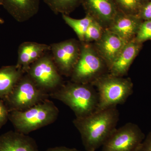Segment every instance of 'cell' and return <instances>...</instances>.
Returning <instances> with one entry per match:
<instances>
[{
    "mask_svg": "<svg viewBox=\"0 0 151 151\" xmlns=\"http://www.w3.org/2000/svg\"><path fill=\"white\" fill-rule=\"evenodd\" d=\"M9 111L4 102L0 99V129L9 120Z\"/></svg>",
    "mask_w": 151,
    "mask_h": 151,
    "instance_id": "603a6c76",
    "label": "cell"
},
{
    "mask_svg": "<svg viewBox=\"0 0 151 151\" xmlns=\"http://www.w3.org/2000/svg\"><path fill=\"white\" fill-rule=\"evenodd\" d=\"M109 73L108 65L93 44L81 42V54L70 76L71 81L92 84L101 76Z\"/></svg>",
    "mask_w": 151,
    "mask_h": 151,
    "instance_id": "5b68a950",
    "label": "cell"
},
{
    "mask_svg": "<svg viewBox=\"0 0 151 151\" xmlns=\"http://www.w3.org/2000/svg\"><path fill=\"white\" fill-rule=\"evenodd\" d=\"M62 17L65 23L73 29L78 37V40L84 42V36L87 28L94 19L86 14L84 18L76 19L70 17L68 15L62 14Z\"/></svg>",
    "mask_w": 151,
    "mask_h": 151,
    "instance_id": "ac0fdd59",
    "label": "cell"
},
{
    "mask_svg": "<svg viewBox=\"0 0 151 151\" xmlns=\"http://www.w3.org/2000/svg\"><path fill=\"white\" fill-rule=\"evenodd\" d=\"M145 138L137 125L127 123L113 131L102 146V151H137Z\"/></svg>",
    "mask_w": 151,
    "mask_h": 151,
    "instance_id": "52a82bcc",
    "label": "cell"
},
{
    "mask_svg": "<svg viewBox=\"0 0 151 151\" xmlns=\"http://www.w3.org/2000/svg\"><path fill=\"white\" fill-rule=\"evenodd\" d=\"M52 56L60 74L70 76L81 54V42L70 39L50 45Z\"/></svg>",
    "mask_w": 151,
    "mask_h": 151,
    "instance_id": "9c48e42d",
    "label": "cell"
},
{
    "mask_svg": "<svg viewBox=\"0 0 151 151\" xmlns=\"http://www.w3.org/2000/svg\"><path fill=\"white\" fill-rule=\"evenodd\" d=\"M4 22V19L0 17V24H3Z\"/></svg>",
    "mask_w": 151,
    "mask_h": 151,
    "instance_id": "4316f807",
    "label": "cell"
},
{
    "mask_svg": "<svg viewBox=\"0 0 151 151\" xmlns=\"http://www.w3.org/2000/svg\"><path fill=\"white\" fill-rule=\"evenodd\" d=\"M97 89L99 102L96 111L117 107L125 103L133 92V85L129 78L115 76L108 73L92 84Z\"/></svg>",
    "mask_w": 151,
    "mask_h": 151,
    "instance_id": "277c9868",
    "label": "cell"
},
{
    "mask_svg": "<svg viewBox=\"0 0 151 151\" xmlns=\"http://www.w3.org/2000/svg\"><path fill=\"white\" fill-rule=\"evenodd\" d=\"M50 96L67 105L74 112L76 118L94 113L99 102L98 92L93 85L71 81L63 84Z\"/></svg>",
    "mask_w": 151,
    "mask_h": 151,
    "instance_id": "7a4b0ae2",
    "label": "cell"
},
{
    "mask_svg": "<svg viewBox=\"0 0 151 151\" xmlns=\"http://www.w3.org/2000/svg\"><path fill=\"white\" fill-rule=\"evenodd\" d=\"M105 29L102 25L94 20L87 28L84 42L92 43L97 41L103 35Z\"/></svg>",
    "mask_w": 151,
    "mask_h": 151,
    "instance_id": "44dd1931",
    "label": "cell"
},
{
    "mask_svg": "<svg viewBox=\"0 0 151 151\" xmlns=\"http://www.w3.org/2000/svg\"><path fill=\"white\" fill-rule=\"evenodd\" d=\"M50 51V45L34 42H25L19 46L17 67L27 73L31 65Z\"/></svg>",
    "mask_w": 151,
    "mask_h": 151,
    "instance_id": "9a60e30c",
    "label": "cell"
},
{
    "mask_svg": "<svg viewBox=\"0 0 151 151\" xmlns=\"http://www.w3.org/2000/svg\"><path fill=\"white\" fill-rule=\"evenodd\" d=\"M24 73L16 65L0 68V99L4 100L6 98Z\"/></svg>",
    "mask_w": 151,
    "mask_h": 151,
    "instance_id": "e0dca14e",
    "label": "cell"
},
{
    "mask_svg": "<svg viewBox=\"0 0 151 151\" xmlns=\"http://www.w3.org/2000/svg\"><path fill=\"white\" fill-rule=\"evenodd\" d=\"M40 89L52 90L62 85V78L51 55L45 54L33 63L27 73Z\"/></svg>",
    "mask_w": 151,
    "mask_h": 151,
    "instance_id": "ba28073f",
    "label": "cell"
},
{
    "mask_svg": "<svg viewBox=\"0 0 151 151\" xmlns=\"http://www.w3.org/2000/svg\"><path fill=\"white\" fill-rule=\"evenodd\" d=\"M120 12L138 16L143 6L149 0H113Z\"/></svg>",
    "mask_w": 151,
    "mask_h": 151,
    "instance_id": "ffe728a7",
    "label": "cell"
},
{
    "mask_svg": "<svg viewBox=\"0 0 151 151\" xmlns=\"http://www.w3.org/2000/svg\"><path fill=\"white\" fill-rule=\"evenodd\" d=\"M127 43L119 35L105 29L101 37L93 44L109 69Z\"/></svg>",
    "mask_w": 151,
    "mask_h": 151,
    "instance_id": "8fae6325",
    "label": "cell"
},
{
    "mask_svg": "<svg viewBox=\"0 0 151 151\" xmlns=\"http://www.w3.org/2000/svg\"><path fill=\"white\" fill-rule=\"evenodd\" d=\"M143 21L138 16L128 14L119 11L107 29L128 42L136 37Z\"/></svg>",
    "mask_w": 151,
    "mask_h": 151,
    "instance_id": "7c38bea8",
    "label": "cell"
},
{
    "mask_svg": "<svg viewBox=\"0 0 151 151\" xmlns=\"http://www.w3.org/2000/svg\"><path fill=\"white\" fill-rule=\"evenodd\" d=\"M2 6V2L1 0H0V6Z\"/></svg>",
    "mask_w": 151,
    "mask_h": 151,
    "instance_id": "83f0119b",
    "label": "cell"
},
{
    "mask_svg": "<svg viewBox=\"0 0 151 151\" xmlns=\"http://www.w3.org/2000/svg\"><path fill=\"white\" fill-rule=\"evenodd\" d=\"M119 119V111L117 107H114L76 117L73 124L80 133L86 150L95 151L116 129Z\"/></svg>",
    "mask_w": 151,
    "mask_h": 151,
    "instance_id": "6da1fadb",
    "label": "cell"
},
{
    "mask_svg": "<svg viewBox=\"0 0 151 151\" xmlns=\"http://www.w3.org/2000/svg\"><path fill=\"white\" fill-rule=\"evenodd\" d=\"M5 9L15 20L24 22L35 15L40 0H1Z\"/></svg>",
    "mask_w": 151,
    "mask_h": 151,
    "instance_id": "5bb4252c",
    "label": "cell"
},
{
    "mask_svg": "<svg viewBox=\"0 0 151 151\" xmlns=\"http://www.w3.org/2000/svg\"><path fill=\"white\" fill-rule=\"evenodd\" d=\"M135 39L142 43L147 41L151 40V20L143 21Z\"/></svg>",
    "mask_w": 151,
    "mask_h": 151,
    "instance_id": "7402d4cb",
    "label": "cell"
},
{
    "mask_svg": "<svg viewBox=\"0 0 151 151\" xmlns=\"http://www.w3.org/2000/svg\"><path fill=\"white\" fill-rule=\"evenodd\" d=\"M139 17L143 21L151 20V0H149L143 6Z\"/></svg>",
    "mask_w": 151,
    "mask_h": 151,
    "instance_id": "cb8c5ba5",
    "label": "cell"
},
{
    "mask_svg": "<svg viewBox=\"0 0 151 151\" xmlns=\"http://www.w3.org/2000/svg\"><path fill=\"white\" fill-rule=\"evenodd\" d=\"M86 12L105 29L113 21L119 10L113 0H81Z\"/></svg>",
    "mask_w": 151,
    "mask_h": 151,
    "instance_id": "30bf717a",
    "label": "cell"
},
{
    "mask_svg": "<svg viewBox=\"0 0 151 151\" xmlns=\"http://www.w3.org/2000/svg\"><path fill=\"white\" fill-rule=\"evenodd\" d=\"M55 14H69L80 4L81 0H43Z\"/></svg>",
    "mask_w": 151,
    "mask_h": 151,
    "instance_id": "d6986e66",
    "label": "cell"
},
{
    "mask_svg": "<svg viewBox=\"0 0 151 151\" xmlns=\"http://www.w3.org/2000/svg\"><path fill=\"white\" fill-rule=\"evenodd\" d=\"M45 91L38 87L29 76H23L11 94L4 100L9 112L22 111L47 99Z\"/></svg>",
    "mask_w": 151,
    "mask_h": 151,
    "instance_id": "8992f818",
    "label": "cell"
},
{
    "mask_svg": "<svg viewBox=\"0 0 151 151\" xmlns=\"http://www.w3.org/2000/svg\"><path fill=\"white\" fill-rule=\"evenodd\" d=\"M59 110L53 102L46 100L25 111L9 112V120L16 131L27 135L56 121Z\"/></svg>",
    "mask_w": 151,
    "mask_h": 151,
    "instance_id": "3957f363",
    "label": "cell"
},
{
    "mask_svg": "<svg viewBox=\"0 0 151 151\" xmlns=\"http://www.w3.org/2000/svg\"><path fill=\"white\" fill-rule=\"evenodd\" d=\"M0 151H39L33 138L17 131L0 136Z\"/></svg>",
    "mask_w": 151,
    "mask_h": 151,
    "instance_id": "2e32d148",
    "label": "cell"
},
{
    "mask_svg": "<svg viewBox=\"0 0 151 151\" xmlns=\"http://www.w3.org/2000/svg\"><path fill=\"white\" fill-rule=\"evenodd\" d=\"M143 44L135 38L127 42L109 68V73L120 77L127 75L130 66L142 48Z\"/></svg>",
    "mask_w": 151,
    "mask_h": 151,
    "instance_id": "4fadbf2b",
    "label": "cell"
},
{
    "mask_svg": "<svg viewBox=\"0 0 151 151\" xmlns=\"http://www.w3.org/2000/svg\"><path fill=\"white\" fill-rule=\"evenodd\" d=\"M46 151H80L75 148H69L65 147H57L50 148Z\"/></svg>",
    "mask_w": 151,
    "mask_h": 151,
    "instance_id": "484cf974",
    "label": "cell"
},
{
    "mask_svg": "<svg viewBox=\"0 0 151 151\" xmlns=\"http://www.w3.org/2000/svg\"><path fill=\"white\" fill-rule=\"evenodd\" d=\"M137 151H151V132L144 139Z\"/></svg>",
    "mask_w": 151,
    "mask_h": 151,
    "instance_id": "d4e9b609",
    "label": "cell"
}]
</instances>
